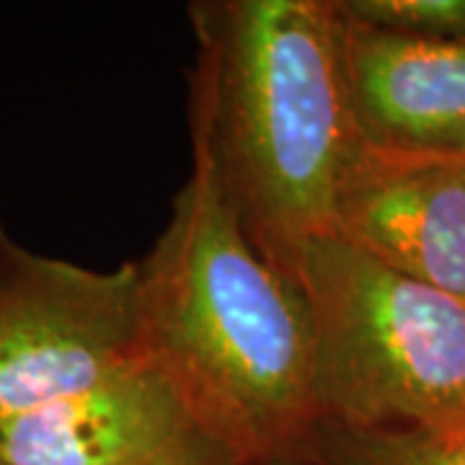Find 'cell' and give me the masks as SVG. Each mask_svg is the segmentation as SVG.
<instances>
[{
    "label": "cell",
    "mask_w": 465,
    "mask_h": 465,
    "mask_svg": "<svg viewBox=\"0 0 465 465\" xmlns=\"http://www.w3.org/2000/svg\"><path fill=\"white\" fill-rule=\"evenodd\" d=\"M0 465H8V463H3V460H0Z\"/></svg>",
    "instance_id": "12"
},
{
    "label": "cell",
    "mask_w": 465,
    "mask_h": 465,
    "mask_svg": "<svg viewBox=\"0 0 465 465\" xmlns=\"http://www.w3.org/2000/svg\"><path fill=\"white\" fill-rule=\"evenodd\" d=\"M333 3V0H331ZM336 50L360 143L391 153H465V39L365 26L336 5Z\"/></svg>",
    "instance_id": "6"
},
{
    "label": "cell",
    "mask_w": 465,
    "mask_h": 465,
    "mask_svg": "<svg viewBox=\"0 0 465 465\" xmlns=\"http://www.w3.org/2000/svg\"><path fill=\"white\" fill-rule=\"evenodd\" d=\"M140 360L137 262L96 272L16 243L0 274V416L75 396Z\"/></svg>",
    "instance_id": "4"
},
{
    "label": "cell",
    "mask_w": 465,
    "mask_h": 465,
    "mask_svg": "<svg viewBox=\"0 0 465 465\" xmlns=\"http://www.w3.org/2000/svg\"><path fill=\"white\" fill-rule=\"evenodd\" d=\"M313 331L323 424L465 430V300L411 280L336 231L282 262Z\"/></svg>",
    "instance_id": "3"
},
{
    "label": "cell",
    "mask_w": 465,
    "mask_h": 465,
    "mask_svg": "<svg viewBox=\"0 0 465 465\" xmlns=\"http://www.w3.org/2000/svg\"><path fill=\"white\" fill-rule=\"evenodd\" d=\"M313 465H465V430H347L323 424Z\"/></svg>",
    "instance_id": "8"
},
{
    "label": "cell",
    "mask_w": 465,
    "mask_h": 465,
    "mask_svg": "<svg viewBox=\"0 0 465 465\" xmlns=\"http://www.w3.org/2000/svg\"><path fill=\"white\" fill-rule=\"evenodd\" d=\"M349 21L385 32L465 39V0H333Z\"/></svg>",
    "instance_id": "9"
},
{
    "label": "cell",
    "mask_w": 465,
    "mask_h": 465,
    "mask_svg": "<svg viewBox=\"0 0 465 465\" xmlns=\"http://www.w3.org/2000/svg\"><path fill=\"white\" fill-rule=\"evenodd\" d=\"M333 231L381 264L465 300V153L360 143L336 189Z\"/></svg>",
    "instance_id": "5"
},
{
    "label": "cell",
    "mask_w": 465,
    "mask_h": 465,
    "mask_svg": "<svg viewBox=\"0 0 465 465\" xmlns=\"http://www.w3.org/2000/svg\"><path fill=\"white\" fill-rule=\"evenodd\" d=\"M192 148L272 262L333 231L360 145L349 119L331 0H202Z\"/></svg>",
    "instance_id": "2"
},
{
    "label": "cell",
    "mask_w": 465,
    "mask_h": 465,
    "mask_svg": "<svg viewBox=\"0 0 465 465\" xmlns=\"http://www.w3.org/2000/svg\"><path fill=\"white\" fill-rule=\"evenodd\" d=\"M194 434L171 382L143 357L75 396L0 416V460L148 465Z\"/></svg>",
    "instance_id": "7"
},
{
    "label": "cell",
    "mask_w": 465,
    "mask_h": 465,
    "mask_svg": "<svg viewBox=\"0 0 465 465\" xmlns=\"http://www.w3.org/2000/svg\"><path fill=\"white\" fill-rule=\"evenodd\" d=\"M148 465H232V460L215 442H210L202 434H194L179 448L168 450L166 455H161L158 460Z\"/></svg>",
    "instance_id": "10"
},
{
    "label": "cell",
    "mask_w": 465,
    "mask_h": 465,
    "mask_svg": "<svg viewBox=\"0 0 465 465\" xmlns=\"http://www.w3.org/2000/svg\"><path fill=\"white\" fill-rule=\"evenodd\" d=\"M16 249V243L8 238V232L3 228V223H0V274H3V269L8 264V259H11V253Z\"/></svg>",
    "instance_id": "11"
},
{
    "label": "cell",
    "mask_w": 465,
    "mask_h": 465,
    "mask_svg": "<svg viewBox=\"0 0 465 465\" xmlns=\"http://www.w3.org/2000/svg\"><path fill=\"white\" fill-rule=\"evenodd\" d=\"M140 266V351L232 465H313L323 419L298 282L194 155Z\"/></svg>",
    "instance_id": "1"
}]
</instances>
